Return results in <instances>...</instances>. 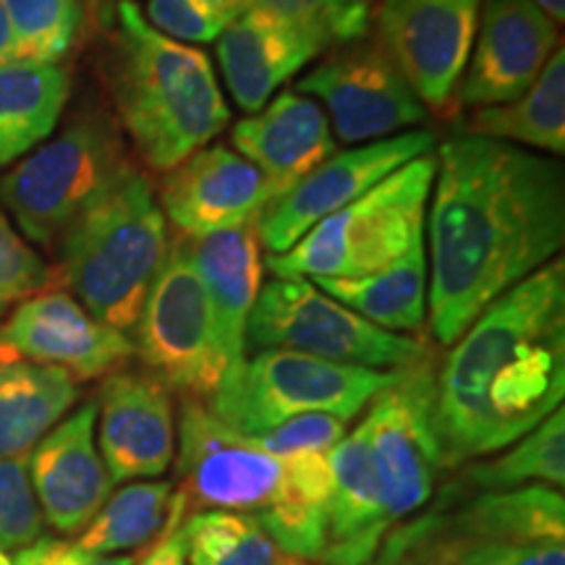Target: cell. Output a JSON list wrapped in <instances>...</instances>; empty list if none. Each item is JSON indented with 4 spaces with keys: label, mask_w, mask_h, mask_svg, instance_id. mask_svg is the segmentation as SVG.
<instances>
[{
    "label": "cell",
    "mask_w": 565,
    "mask_h": 565,
    "mask_svg": "<svg viewBox=\"0 0 565 565\" xmlns=\"http://www.w3.org/2000/svg\"><path fill=\"white\" fill-rule=\"evenodd\" d=\"M179 526L181 524L168 529V532L160 536V542H154V545L145 553V557H139L137 565H189L186 553H183Z\"/></svg>",
    "instance_id": "cell-40"
},
{
    "label": "cell",
    "mask_w": 565,
    "mask_h": 565,
    "mask_svg": "<svg viewBox=\"0 0 565 565\" xmlns=\"http://www.w3.org/2000/svg\"><path fill=\"white\" fill-rule=\"evenodd\" d=\"M463 505L498 547L500 565H565V500L555 487L466 494Z\"/></svg>",
    "instance_id": "cell-24"
},
{
    "label": "cell",
    "mask_w": 565,
    "mask_h": 565,
    "mask_svg": "<svg viewBox=\"0 0 565 565\" xmlns=\"http://www.w3.org/2000/svg\"><path fill=\"white\" fill-rule=\"evenodd\" d=\"M429 210V330L454 345L469 324L565 242V175L555 158L484 137L437 150Z\"/></svg>",
    "instance_id": "cell-1"
},
{
    "label": "cell",
    "mask_w": 565,
    "mask_h": 565,
    "mask_svg": "<svg viewBox=\"0 0 565 565\" xmlns=\"http://www.w3.org/2000/svg\"><path fill=\"white\" fill-rule=\"evenodd\" d=\"M296 92L328 108L335 141L370 145L412 131L429 118L406 76L380 51L356 45L338 53L296 82Z\"/></svg>",
    "instance_id": "cell-13"
},
{
    "label": "cell",
    "mask_w": 565,
    "mask_h": 565,
    "mask_svg": "<svg viewBox=\"0 0 565 565\" xmlns=\"http://www.w3.org/2000/svg\"><path fill=\"white\" fill-rule=\"evenodd\" d=\"M11 565H137V557L92 555V553H84L76 542L47 540V536H40L34 545H30L26 550H19V553L11 557Z\"/></svg>",
    "instance_id": "cell-39"
},
{
    "label": "cell",
    "mask_w": 565,
    "mask_h": 565,
    "mask_svg": "<svg viewBox=\"0 0 565 565\" xmlns=\"http://www.w3.org/2000/svg\"><path fill=\"white\" fill-rule=\"evenodd\" d=\"M526 482L547 487L565 484V414L557 408L532 433L513 443V448L494 461L471 463L463 471L461 484L479 492L519 490Z\"/></svg>",
    "instance_id": "cell-32"
},
{
    "label": "cell",
    "mask_w": 565,
    "mask_h": 565,
    "mask_svg": "<svg viewBox=\"0 0 565 565\" xmlns=\"http://www.w3.org/2000/svg\"><path fill=\"white\" fill-rule=\"evenodd\" d=\"M333 490L320 565H364L391 532L383 482L362 429H353L328 454Z\"/></svg>",
    "instance_id": "cell-23"
},
{
    "label": "cell",
    "mask_w": 565,
    "mask_h": 565,
    "mask_svg": "<svg viewBox=\"0 0 565 565\" xmlns=\"http://www.w3.org/2000/svg\"><path fill=\"white\" fill-rule=\"evenodd\" d=\"M484 0H377L380 51L406 76L427 110L456 108Z\"/></svg>",
    "instance_id": "cell-12"
},
{
    "label": "cell",
    "mask_w": 565,
    "mask_h": 565,
    "mask_svg": "<svg viewBox=\"0 0 565 565\" xmlns=\"http://www.w3.org/2000/svg\"><path fill=\"white\" fill-rule=\"evenodd\" d=\"M42 521L26 458H0V550L19 553L34 545Z\"/></svg>",
    "instance_id": "cell-35"
},
{
    "label": "cell",
    "mask_w": 565,
    "mask_h": 565,
    "mask_svg": "<svg viewBox=\"0 0 565 565\" xmlns=\"http://www.w3.org/2000/svg\"><path fill=\"white\" fill-rule=\"evenodd\" d=\"M17 55V45H13V32L9 24V17H6L3 0H0V61H9Z\"/></svg>",
    "instance_id": "cell-42"
},
{
    "label": "cell",
    "mask_w": 565,
    "mask_h": 565,
    "mask_svg": "<svg viewBox=\"0 0 565 565\" xmlns=\"http://www.w3.org/2000/svg\"><path fill=\"white\" fill-rule=\"evenodd\" d=\"M433 145V131L412 129L335 152L259 212V242L270 254L288 252L324 217L335 215L338 210L372 192L380 181L404 168L406 162L429 154Z\"/></svg>",
    "instance_id": "cell-14"
},
{
    "label": "cell",
    "mask_w": 565,
    "mask_h": 565,
    "mask_svg": "<svg viewBox=\"0 0 565 565\" xmlns=\"http://www.w3.org/2000/svg\"><path fill=\"white\" fill-rule=\"evenodd\" d=\"M134 353L168 391L207 404L225 366L207 291L183 238L168 246L137 322Z\"/></svg>",
    "instance_id": "cell-10"
},
{
    "label": "cell",
    "mask_w": 565,
    "mask_h": 565,
    "mask_svg": "<svg viewBox=\"0 0 565 565\" xmlns=\"http://www.w3.org/2000/svg\"><path fill=\"white\" fill-rule=\"evenodd\" d=\"M437 160L422 154L349 207L317 223L291 249L265 259L275 278H362L424 242Z\"/></svg>",
    "instance_id": "cell-6"
},
{
    "label": "cell",
    "mask_w": 565,
    "mask_h": 565,
    "mask_svg": "<svg viewBox=\"0 0 565 565\" xmlns=\"http://www.w3.org/2000/svg\"><path fill=\"white\" fill-rule=\"evenodd\" d=\"M207 291L217 345L231 372L246 359V322L263 288V242L257 221L186 242ZM225 377V374H223Z\"/></svg>",
    "instance_id": "cell-22"
},
{
    "label": "cell",
    "mask_w": 565,
    "mask_h": 565,
    "mask_svg": "<svg viewBox=\"0 0 565 565\" xmlns=\"http://www.w3.org/2000/svg\"><path fill=\"white\" fill-rule=\"evenodd\" d=\"M322 53L307 32L257 9H246L217 40L223 79L238 108L259 113L291 76Z\"/></svg>",
    "instance_id": "cell-21"
},
{
    "label": "cell",
    "mask_w": 565,
    "mask_h": 565,
    "mask_svg": "<svg viewBox=\"0 0 565 565\" xmlns=\"http://www.w3.org/2000/svg\"><path fill=\"white\" fill-rule=\"evenodd\" d=\"M364 565H500V557L463 498L445 490L435 508L395 524Z\"/></svg>",
    "instance_id": "cell-25"
},
{
    "label": "cell",
    "mask_w": 565,
    "mask_h": 565,
    "mask_svg": "<svg viewBox=\"0 0 565 565\" xmlns=\"http://www.w3.org/2000/svg\"><path fill=\"white\" fill-rule=\"evenodd\" d=\"M532 3L542 13H545L547 19H553L557 26L563 24V19H565V0H532Z\"/></svg>",
    "instance_id": "cell-43"
},
{
    "label": "cell",
    "mask_w": 565,
    "mask_h": 565,
    "mask_svg": "<svg viewBox=\"0 0 565 565\" xmlns=\"http://www.w3.org/2000/svg\"><path fill=\"white\" fill-rule=\"evenodd\" d=\"M427 249L424 242L383 270L362 278L312 280L330 299L391 333H416L427 322Z\"/></svg>",
    "instance_id": "cell-27"
},
{
    "label": "cell",
    "mask_w": 565,
    "mask_h": 565,
    "mask_svg": "<svg viewBox=\"0 0 565 565\" xmlns=\"http://www.w3.org/2000/svg\"><path fill=\"white\" fill-rule=\"evenodd\" d=\"M189 565H301L286 555L254 515L200 511L179 526Z\"/></svg>",
    "instance_id": "cell-31"
},
{
    "label": "cell",
    "mask_w": 565,
    "mask_h": 565,
    "mask_svg": "<svg viewBox=\"0 0 565 565\" xmlns=\"http://www.w3.org/2000/svg\"><path fill=\"white\" fill-rule=\"evenodd\" d=\"M249 345L257 351H296L370 370H406L429 356L424 341L377 328L330 299L309 278L263 282L246 322V349Z\"/></svg>",
    "instance_id": "cell-8"
},
{
    "label": "cell",
    "mask_w": 565,
    "mask_h": 565,
    "mask_svg": "<svg viewBox=\"0 0 565 565\" xmlns=\"http://www.w3.org/2000/svg\"><path fill=\"white\" fill-rule=\"evenodd\" d=\"M168 246V223L154 186L129 166L61 233L53 282L66 286L108 328L129 333Z\"/></svg>",
    "instance_id": "cell-5"
},
{
    "label": "cell",
    "mask_w": 565,
    "mask_h": 565,
    "mask_svg": "<svg viewBox=\"0 0 565 565\" xmlns=\"http://www.w3.org/2000/svg\"><path fill=\"white\" fill-rule=\"evenodd\" d=\"M147 21L152 30L175 42H212L225 30L217 19L202 11L194 0H150L147 6Z\"/></svg>",
    "instance_id": "cell-38"
},
{
    "label": "cell",
    "mask_w": 565,
    "mask_h": 565,
    "mask_svg": "<svg viewBox=\"0 0 565 565\" xmlns=\"http://www.w3.org/2000/svg\"><path fill=\"white\" fill-rule=\"evenodd\" d=\"M131 356V338L97 320L66 291L34 294L0 322V362L53 366L76 383L124 370Z\"/></svg>",
    "instance_id": "cell-15"
},
{
    "label": "cell",
    "mask_w": 565,
    "mask_h": 565,
    "mask_svg": "<svg viewBox=\"0 0 565 565\" xmlns=\"http://www.w3.org/2000/svg\"><path fill=\"white\" fill-rule=\"evenodd\" d=\"M97 401L55 424L32 448L30 479L42 519L61 534H79L110 498L113 482L95 445Z\"/></svg>",
    "instance_id": "cell-19"
},
{
    "label": "cell",
    "mask_w": 565,
    "mask_h": 565,
    "mask_svg": "<svg viewBox=\"0 0 565 565\" xmlns=\"http://www.w3.org/2000/svg\"><path fill=\"white\" fill-rule=\"evenodd\" d=\"M194 3L225 26H228L231 21H236L246 11V0H194Z\"/></svg>",
    "instance_id": "cell-41"
},
{
    "label": "cell",
    "mask_w": 565,
    "mask_h": 565,
    "mask_svg": "<svg viewBox=\"0 0 565 565\" xmlns=\"http://www.w3.org/2000/svg\"><path fill=\"white\" fill-rule=\"evenodd\" d=\"M129 166L110 126L82 118L3 175L0 202L21 236L47 246Z\"/></svg>",
    "instance_id": "cell-9"
},
{
    "label": "cell",
    "mask_w": 565,
    "mask_h": 565,
    "mask_svg": "<svg viewBox=\"0 0 565 565\" xmlns=\"http://www.w3.org/2000/svg\"><path fill=\"white\" fill-rule=\"evenodd\" d=\"M435 374L433 356L401 370L393 385L374 395L359 424L377 463L393 526L429 503L437 477L445 471L433 419Z\"/></svg>",
    "instance_id": "cell-11"
},
{
    "label": "cell",
    "mask_w": 565,
    "mask_h": 565,
    "mask_svg": "<svg viewBox=\"0 0 565 565\" xmlns=\"http://www.w3.org/2000/svg\"><path fill=\"white\" fill-rule=\"evenodd\" d=\"M3 9L17 45L13 58L58 63L82 26L79 0H3Z\"/></svg>",
    "instance_id": "cell-33"
},
{
    "label": "cell",
    "mask_w": 565,
    "mask_h": 565,
    "mask_svg": "<svg viewBox=\"0 0 565 565\" xmlns=\"http://www.w3.org/2000/svg\"><path fill=\"white\" fill-rule=\"evenodd\" d=\"M0 565H11V555L6 550H0Z\"/></svg>",
    "instance_id": "cell-44"
},
{
    "label": "cell",
    "mask_w": 565,
    "mask_h": 565,
    "mask_svg": "<svg viewBox=\"0 0 565 565\" xmlns=\"http://www.w3.org/2000/svg\"><path fill=\"white\" fill-rule=\"evenodd\" d=\"M76 380L53 366L0 362V458H24L76 404Z\"/></svg>",
    "instance_id": "cell-28"
},
{
    "label": "cell",
    "mask_w": 565,
    "mask_h": 565,
    "mask_svg": "<svg viewBox=\"0 0 565 565\" xmlns=\"http://www.w3.org/2000/svg\"><path fill=\"white\" fill-rule=\"evenodd\" d=\"M175 492L186 513L231 511L259 521L282 553L320 563L333 471L328 454L278 458L217 419L207 404L181 401Z\"/></svg>",
    "instance_id": "cell-3"
},
{
    "label": "cell",
    "mask_w": 565,
    "mask_h": 565,
    "mask_svg": "<svg viewBox=\"0 0 565 565\" xmlns=\"http://www.w3.org/2000/svg\"><path fill=\"white\" fill-rule=\"evenodd\" d=\"M280 189L225 145L189 154L160 183V210L175 238L196 242L210 233L254 223Z\"/></svg>",
    "instance_id": "cell-16"
},
{
    "label": "cell",
    "mask_w": 565,
    "mask_h": 565,
    "mask_svg": "<svg viewBox=\"0 0 565 565\" xmlns=\"http://www.w3.org/2000/svg\"><path fill=\"white\" fill-rule=\"evenodd\" d=\"M466 134L505 141L515 147H532L547 154L565 152V53L563 45L524 95L511 103L479 108L469 116Z\"/></svg>",
    "instance_id": "cell-29"
},
{
    "label": "cell",
    "mask_w": 565,
    "mask_h": 565,
    "mask_svg": "<svg viewBox=\"0 0 565 565\" xmlns=\"http://www.w3.org/2000/svg\"><path fill=\"white\" fill-rule=\"evenodd\" d=\"M186 515V503L173 482H134L105 500L76 545L103 557L131 553L183 524Z\"/></svg>",
    "instance_id": "cell-30"
},
{
    "label": "cell",
    "mask_w": 565,
    "mask_h": 565,
    "mask_svg": "<svg viewBox=\"0 0 565 565\" xmlns=\"http://www.w3.org/2000/svg\"><path fill=\"white\" fill-rule=\"evenodd\" d=\"M401 370L324 362L296 351H257L225 372L207 408L246 437H259L301 414L349 422L398 380Z\"/></svg>",
    "instance_id": "cell-7"
},
{
    "label": "cell",
    "mask_w": 565,
    "mask_h": 565,
    "mask_svg": "<svg viewBox=\"0 0 565 565\" xmlns=\"http://www.w3.org/2000/svg\"><path fill=\"white\" fill-rule=\"evenodd\" d=\"M113 100L154 173L173 171L231 121L215 68L200 47L152 30L131 0L118 3Z\"/></svg>",
    "instance_id": "cell-4"
},
{
    "label": "cell",
    "mask_w": 565,
    "mask_h": 565,
    "mask_svg": "<svg viewBox=\"0 0 565 565\" xmlns=\"http://www.w3.org/2000/svg\"><path fill=\"white\" fill-rule=\"evenodd\" d=\"M231 145L254 162L280 194L338 152L322 105L296 89L280 92L257 116L242 118L233 126Z\"/></svg>",
    "instance_id": "cell-20"
},
{
    "label": "cell",
    "mask_w": 565,
    "mask_h": 565,
    "mask_svg": "<svg viewBox=\"0 0 565 565\" xmlns=\"http://www.w3.org/2000/svg\"><path fill=\"white\" fill-rule=\"evenodd\" d=\"M301 565H320V563H301Z\"/></svg>",
    "instance_id": "cell-45"
},
{
    "label": "cell",
    "mask_w": 565,
    "mask_h": 565,
    "mask_svg": "<svg viewBox=\"0 0 565 565\" xmlns=\"http://www.w3.org/2000/svg\"><path fill=\"white\" fill-rule=\"evenodd\" d=\"M377 0H246V9H257L307 32L322 45H351L370 32Z\"/></svg>",
    "instance_id": "cell-34"
},
{
    "label": "cell",
    "mask_w": 565,
    "mask_h": 565,
    "mask_svg": "<svg viewBox=\"0 0 565 565\" xmlns=\"http://www.w3.org/2000/svg\"><path fill=\"white\" fill-rule=\"evenodd\" d=\"M345 437V422L330 414H301L254 437L259 448L278 458L303 454H330Z\"/></svg>",
    "instance_id": "cell-37"
},
{
    "label": "cell",
    "mask_w": 565,
    "mask_h": 565,
    "mask_svg": "<svg viewBox=\"0 0 565 565\" xmlns=\"http://www.w3.org/2000/svg\"><path fill=\"white\" fill-rule=\"evenodd\" d=\"M557 45V24L532 0H484L456 105L479 110L515 100L536 82Z\"/></svg>",
    "instance_id": "cell-17"
},
{
    "label": "cell",
    "mask_w": 565,
    "mask_h": 565,
    "mask_svg": "<svg viewBox=\"0 0 565 565\" xmlns=\"http://www.w3.org/2000/svg\"><path fill=\"white\" fill-rule=\"evenodd\" d=\"M51 282L53 270L26 244L0 204V317L30 296L47 291Z\"/></svg>",
    "instance_id": "cell-36"
},
{
    "label": "cell",
    "mask_w": 565,
    "mask_h": 565,
    "mask_svg": "<svg viewBox=\"0 0 565 565\" xmlns=\"http://www.w3.org/2000/svg\"><path fill=\"white\" fill-rule=\"evenodd\" d=\"M68 89V74L58 63L0 61V166L21 160L51 137Z\"/></svg>",
    "instance_id": "cell-26"
},
{
    "label": "cell",
    "mask_w": 565,
    "mask_h": 565,
    "mask_svg": "<svg viewBox=\"0 0 565 565\" xmlns=\"http://www.w3.org/2000/svg\"><path fill=\"white\" fill-rule=\"evenodd\" d=\"M100 456L110 482L160 477L175 458L173 393L150 372L105 374L97 398Z\"/></svg>",
    "instance_id": "cell-18"
},
{
    "label": "cell",
    "mask_w": 565,
    "mask_h": 565,
    "mask_svg": "<svg viewBox=\"0 0 565 565\" xmlns=\"http://www.w3.org/2000/svg\"><path fill=\"white\" fill-rule=\"evenodd\" d=\"M565 395V267L553 259L494 299L435 374L445 469L508 448Z\"/></svg>",
    "instance_id": "cell-2"
}]
</instances>
